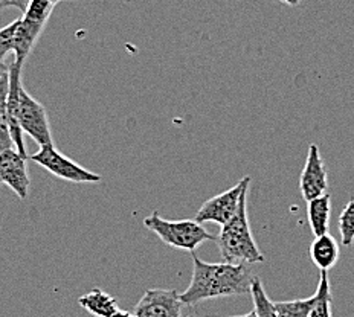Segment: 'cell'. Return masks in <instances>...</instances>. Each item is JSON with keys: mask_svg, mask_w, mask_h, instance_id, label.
<instances>
[{"mask_svg": "<svg viewBox=\"0 0 354 317\" xmlns=\"http://www.w3.org/2000/svg\"><path fill=\"white\" fill-rule=\"evenodd\" d=\"M193 256V276L188 289L180 293L183 305L194 307L203 300L241 296L250 293L254 275L246 262H205Z\"/></svg>", "mask_w": 354, "mask_h": 317, "instance_id": "1", "label": "cell"}, {"mask_svg": "<svg viewBox=\"0 0 354 317\" xmlns=\"http://www.w3.org/2000/svg\"><path fill=\"white\" fill-rule=\"evenodd\" d=\"M21 68L24 66L14 61L10 66V93H8V113L10 128L16 150L28 159L24 133L31 136L39 145L53 144L46 108L29 95L21 84Z\"/></svg>", "mask_w": 354, "mask_h": 317, "instance_id": "2", "label": "cell"}, {"mask_svg": "<svg viewBox=\"0 0 354 317\" xmlns=\"http://www.w3.org/2000/svg\"><path fill=\"white\" fill-rule=\"evenodd\" d=\"M221 258L226 262H264V255L258 249L250 231L248 218V194L241 198L237 212L226 224L221 226L216 238Z\"/></svg>", "mask_w": 354, "mask_h": 317, "instance_id": "3", "label": "cell"}, {"mask_svg": "<svg viewBox=\"0 0 354 317\" xmlns=\"http://www.w3.org/2000/svg\"><path fill=\"white\" fill-rule=\"evenodd\" d=\"M144 226L153 233H156L167 246L188 250V252H196L206 241H216V238L198 221L165 220L159 215L158 211L144 218Z\"/></svg>", "mask_w": 354, "mask_h": 317, "instance_id": "4", "label": "cell"}, {"mask_svg": "<svg viewBox=\"0 0 354 317\" xmlns=\"http://www.w3.org/2000/svg\"><path fill=\"white\" fill-rule=\"evenodd\" d=\"M32 162L46 169L58 179L71 183H100L101 175L95 174L91 169L78 165L75 160L66 157L64 154L57 151L54 142L40 145V150L31 154Z\"/></svg>", "mask_w": 354, "mask_h": 317, "instance_id": "5", "label": "cell"}, {"mask_svg": "<svg viewBox=\"0 0 354 317\" xmlns=\"http://www.w3.org/2000/svg\"><path fill=\"white\" fill-rule=\"evenodd\" d=\"M249 185L250 177H243L235 186L206 200L197 211L194 220L198 223H216L218 226L226 224L237 212L241 198L248 194Z\"/></svg>", "mask_w": 354, "mask_h": 317, "instance_id": "6", "label": "cell"}, {"mask_svg": "<svg viewBox=\"0 0 354 317\" xmlns=\"http://www.w3.org/2000/svg\"><path fill=\"white\" fill-rule=\"evenodd\" d=\"M183 302L176 290L150 289L135 307L138 317H182Z\"/></svg>", "mask_w": 354, "mask_h": 317, "instance_id": "7", "label": "cell"}, {"mask_svg": "<svg viewBox=\"0 0 354 317\" xmlns=\"http://www.w3.org/2000/svg\"><path fill=\"white\" fill-rule=\"evenodd\" d=\"M299 189L302 198L306 202L313 200L324 194H327L328 189V175L326 165L321 157L319 146L316 144H312L308 146L307 159L304 169L301 173L299 179Z\"/></svg>", "mask_w": 354, "mask_h": 317, "instance_id": "8", "label": "cell"}, {"mask_svg": "<svg viewBox=\"0 0 354 317\" xmlns=\"http://www.w3.org/2000/svg\"><path fill=\"white\" fill-rule=\"evenodd\" d=\"M26 160L16 148L0 153V185H6L14 191L20 200H25L31 186L26 171Z\"/></svg>", "mask_w": 354, "mask_h": 317, "instance_id": "9", "label": "cell"}, {"mask_svg": "<svg viewBox=\"0 0 354 317\" xmlns=\"http://www.w3.org/2000/svg\"><path fill=\"white\" fill-rule=\"evenodd\" d=\"M46 23H39V21L29 20L21 17L19 21V28L16 32V40H14V55H16V63L24 66L29 54L32 52L37 40L41 35Z\"/></svg>", "mask_w": 354, "mask_h": 317, "instance_id": "10", "label": "cell"}, {"mask_svg": "<svg viewBox=\"0 0 354 317\" xmlns=\"http://www.w3.org/2000/svg\"><path fill=\"white\" fill-rule=\"evenodd\" d=\"M339 255H341L339 242L330 233L315 237L312 246H310V258L321 271H330L333 269L339 261Z\"/></svg>", "mask_w": 354, "mask_h": 317, "instance_id": "11", "label": "cell"}, {"mask_svg": "<svg viewBox=\"0 0 354 317\" xmlns=\"http://www.w3.org/2000/svg\"><path fill=\"white\" fill-rule=\"evenodd\" d=\"M307 215H308V224L312 227V232L315 237H321V235L328 233L330 227V218H331V198L328 194H324L318 198L307 202Z\"/></svg>", "mask_w": 354, "mask_h": 317, "instance_id": "12", "label": "cell"}, {"mask_svg": "<svg viewBox=\"0 0 354 317\" xmlns=\"http://www.w3.org/2000/svg\"><path fill=\"white\" fill-rule=\"evenodd\" d=\"M78 304L95 317H112L118 309V302L101 289H93L78 299Z\"/></svg>", "mask_w": 354, "mask_h": 317, "instance_id": "13", "label": "cell"}, {"mask_svg": "<svg viewBox=\"0 0 354 317\" xmlns=\"http://www.w3.org/2000/svg\"><path fill=\"white\" fill-rule=\"evenodd\" d=\"M8 93H10V77L8 73H6V75L0 79V153L10 148H16L11 136V128H10Z\"/></svg>", "mask_w": 354, "mask_h": 317, "instance_id": "14", "label": "cell"}, {"mask_svg": "<svg viewBox=\"0 0 354 317\" xmlns=\"http://www.w3.org/2000/svg\"><path fill=\"white\" fill-rule=\"evenodd\" d=\"M328 271H321L318 289L315 291V304L310 317H331V289Z\"/></svg>", "mask_w": 354, "mask_h": 317, "instance_id": "15", "label": "cell"}, {"mask_svg": "<svg viewBox=\"0 0 354 317\" xmlns=\"http://www.w3.org/2000/svg\"><path fill=\"white\" fill-rule=\"evenodd\" d=\"M250 294H252L254 299V305H255V311L260 317H279L275 302H272L268 294H266L264 287L261 284L260 278H254L252 287H250Z\"/></svg>", "mask_w": 354, "mask_h": 317, "instance_id": "16", "label": "cell"}, {"mask_svg": "<svg viewBox=\"0 0 354 317\" xmlns=\"http://www.w3.org/2000/svg\"><path fill=\"white\" fill-rule=\"evenodd\" d=\"M315 304V294L307 299L275 302L279 317H310Z\"/></svg>", "mask_w": 354, "mask_h": 317, "instance_id": "17", "label": "cell"}, {"mask_svg": "<svg viewBox=\"0 0 354 317\" xmlns=\"http://www.w3.org/2000/svg\"><path fill=\"white\" fill-rule=\"evenodd\" d=\"M339 233L344 246H351L354 241V200L345 206L339 215Z\"/></svg>", "mask_w": 354, "mask_h": 317, "instance_id": "18", "label": "cell"}, {"mask_svg": "<svg viewBox=\"0 0 354 317\" xmlns=\"http://www.w3.org/2000/svg\"><path fill=\"white\" fill-rule=\"evenodd\" d=\"M54 8L55 5L46 2V0H29L24 17L39 21V23H48L49 17L53 16Z\"/></svg>", "mask_w": 354, "mask_h": 317, "instance_id": "19", "label": "cell"}, {"mask_svg": "<svg viewBox=\"0 0 354 317\" xmlns=\"http://www.w3.org/2000/svg\"><path fill=\"white\" fill-rule=\"evenodd\" d=\"M19 21L20 19L14 20L12 23L0 29V63H3L5 58L14 52V40H16Z\"/></svg>", "mask_w": 354, "mask_h": 317, "instance_id": "20", "label": "cell"}, {"mask_svg": "<svg viewBox=\"0 0 354 317\" xmlns=\"http://www.w3.org/2000/svg\"><path fill=\"white\" fill-rule=\"evenodd\" d=\"M29 0H0V10L5 8H17L21 12H25L28 8Z\"/></svg>", "mask_w": 354, "mask_h": 317, "instance_id": "21", "label": "cell"}, {"mask_svg": "<svg viewBox=\"0 0 354 317\" xmlns=\"http://www.w3.org/2000/svg\"><path fill=\"white\" fill-rule=\"evenodd\" d=\"M112 317H138L135 313L130 311H122V309H118V311Z\"/></svg>", "mask_w": 354, "mask_h": 317, "instance_id": "22", "label": "cell"}, {"mask_svg": "<svg viewBox=\"0 0 354 317\" xmlns=\"http://www.w3.org/2000/svg\"><path fill=\"white\" fill-rule=\"evenodd\" d=\"M8 72H10V66H6L5 63H0V79H2Z\"/></svg>", "mask_w": 354, "mask_h": 317, "instance_id": "23", "label": "cell"}, {"mask_svg": "<svg viewBox=\"0 0 354 317\" xmlns=\"http://www.w3.org/2000/svg\"><path fill=\"white\" fill-rule=\"evenodd\" d=\"M279 2H283L286 5H289V6H298L302 2V0H279Z\"/></svg>", "mask_w": 354, "mask_h": 317, "instance_id": "24", "label": "cell"}, {"mask_svg": "<svg viewBox=\"0 0 354 317\" xmlns=\"http://www.w3.org/2000/svg\"><path fill=\"white\" fill-rule=\"evenodd\" d=\"M231 317H260L257 314V311L254 309V311H250V313H248V314H245V316H231Z\"/></svg>", "mask_w": 354, "mask_h": 317, "instance_id": "25", "label": "cell"}, {"mask_svg": "<svg viewBox=\"0 0 354 317\" xmlns=\"http://www.w3.org/2000/svg\"><path fill=\"white\" fill-rule=\"evenodd\" d=\"M46 2H49V3H54V5H57V3H60L62 0H46Z\"/></svg>", "mask_w": 354, "mask_h": 317, "instance_id": "26", "label": "cell"}]
</instances>
